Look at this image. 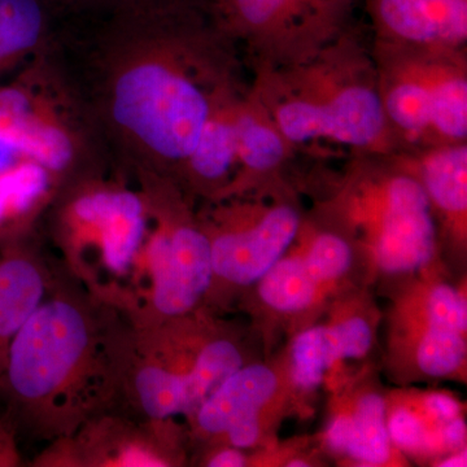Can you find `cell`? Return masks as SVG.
<instances>
[{"mask_svg":"<svg viewBox=\"0 0 467 467\" xmlns=\"http://www.w3.org/2000/svg\"><path fill=\"white\" fill-rule=\"evenodd\" d=\"M247 459L238 448H225L218 451L208 460V466L211 467H242L245 466Z\"/></svg>","mask_w":467,"mask_h":467,"instance_id":"83f0119b","label":"cell"},{"mask_svg":"<svg viewBox=\"0 0 467 467\" xmlns=\"http://www.w3.org/2000/svg\"><path fill=\"white\" fill-rule=\"evenodd\" d=\"M386 405L380 393L368 391L337 410L326 430L328 450L359 465L389 463L393 445L387 430Z\"/></svg>","mask_w":467,"mask_h":467,"instance_id":"d6986e66","label":"cell"},{"mask_svg":"<svg viewBox=\"0 0 467 467\" xmlns=\"http://www.w3.org/2000/svg\"><path fill=\"white\" fill-rule=\"evenodd\" d=\"M134 174L150 214L142 252L152 308L162 318L186 317L213 281L211 239L174 180L149 171Z\"/></svg>","mask_w":467,"mask_h":467,"instance_id":"8992f818","label":"cell"},{"mask_svg":"<svg viewBox=\"0 0 467 467\" xmlns=\"http://www.w3.org/2000/svg\"><path fill=\"white\" fill-rule=\"evenodd\" d=\"M247 88L242 85L221 95L202 125L198 140L173 180L181 189L218 201L236 171V117Z\"/></svg>","mask_w":467,"mask_h":467,"instance_id":"4fadbf2b","label":"cell"},{"mask_svg":"<svg viewBox=\"0 0 467 467\" xmlns=\"http://www.w3.org/2000/svg\"><path fill=\"white\" fill-rule=\"evenodd\" d=\"M202 221L212 247L213 275L226 284L251 285L290 251L299 236L301 216L287 199L241 201L221 199Z\"/></svg>","mask_w":467,"mask_h":467,"instance_id":"30bf717a","label":"cell"},{"mask_svg":"<svg viewBox=\"0 0 467 467\" xmlns=\"http://www.w3.org/2000/svg\"><path fill=\"white\" fill-rule=\"evenodd\" d=\"M278 389L279 378L273 368L264 364L243 365L195 411L196 425L204 434L225 435L236 423L263 418Z\"/></svg>","mask_w":467,"mask_h":467,"instance_id":"ac0fdd59","label":"cell"},{"mask_svg":"<svg viewBox=\"0 0 467 467\" xmlns=\"http://www.w3.org/2000/svg\"><path fill=\"white\" fill-rule=\"evenodd\" d=\"M353 0H205L214 24L254 69L296 66L348 32Z\"/></svg>","mask_w":467,"mask_h":467,"instance_id":"ba28073f","label":"cell"},{"mask_svg":"<svg viewBox=\"0 0 467 467\" xmlns=\"http://www.w3.org/2000/svg\"><path fill=\"white\" fill-rule=\"evenodd\" d=\"M417 175L429 196L435 217H441L451 238H466L467 144L445 143L393 153Z\"/></svg>","mask_w":467,"mask_h":467,"instance_id":"9a60e30c","label":"cell"},{"mask_svg":"<svg viewBox=\"0 0 467 467\" xmlns=\"http://www.w3.org/2000/svg\"><path fill=\"white\" fill-rule=\"evenodd\" d=\"M294 150L259 98L247 88L236 117L235 174L218 201L243 195L275 178Z\"/></svg>","mask_w":467,"mask_h":467,"instance_id":"5bb4252c","label":"cell"},{"mask_svg":"<svg viewBox=\"0 0 467 467\" xmlns=\"http://www.w3.org/2000/svg\"><path fill=\"white\" fill-rule=\"evenodd\" d=\"M466 451H461L460 453H451L447 459L441 460L439 466L442 467H461L467 465Z\"/></svg>","mask_w":467,"mask_h":467,"instance_id":"f546056e","label":"cell"},{"mask_svg":"<svg viewBox=\"0 0 467 467\" xmlns=\"http://www.w3.org/2000/svg\"><path fill=\"white\" fill-rule=\"evenodd\" d=\"M287 466H290V467H306V466H309V463L306 462V461H304V460H294V461H291L290 463H287Z\"/></svg>","mask_w":467,"mask_h":467,"instance_id":"4dcf8cb0","label":"cell"},{"mask_svg":"<svg viewBox=\"0 0 467 467\" xmlns=\"http://www.w3.org/2000/svg\"><path fill=\"white\" fill-rule=\"evenodd\" d=\"M373 339L370 322L358 315L306 328L292 346V380L303 391L317 389L335 364L365 358Z\"/></svg>","mask_w":467,"mask_h":467,"instance_id":"2e32d148","label":"cell"},{"mask_svg":"<svg viewBox=\"0 0 467 467\" xmlns=\"http://www.w3.org/2000/svg\"><path fill=\"white\" fill-rule=\"evenodd\" d=\"M377 42L373 51L380 99L400 150L432 143V117L447 88L451 57Z\"/></svg>","mask_w":467,"mask_h":467,"instance_id":"8fae6325","label":"cell"},{"mask_svg":"<svg viewBox=\"0 0 467 467\" xmlns=\"http://www.w3.org/2000/svg\"><path fill=\"white\" fill-rule=\"evenodd\" d=\"M333 204L384 275H414L434 261L438 225L431 202L417 175L395 155L361 156Z\"/></svg>","mask_w":467,"mask_h":467,"instance_id":"277c9868","label":"cell"},{"mask_svg":"<svg viewBox=\"0 0 467 467\" xmlns=\"http://www.w3.org/2000/svg\"><path fill=\"white\" fill-rule=\"evenodd\" d=\"M251 91L295 149L325 140L361 156L400 152L373 55L348 32L296 66L256 70Z\"/></svg>","mask_w":467,"mask_h":467,"instance_id":"7a4b0ae2","label":"cell"},{"mask_svg":"<svg viewBox=\"0 0 467 467\" xmlns=\"http://www.w3.org/2000/svg\"><path fill=\"white\" fill-rule=\"evenodd\" d=\"M309 275L322 288L334 285L348 273L353 263L349 242L340 234L321 230L304 238L299 248Z\"/></svg>","mask_w":467,"mask_h":467,"instance_id":"d4e9b609","label":"cell"},{"mask_svg":"<svg viewBox=\"0 0 467 467\" xmlns=\"http://www.w3.org/2000/svg\"><path fill=\"white\" fill-rule=\"evenodd\" d=\"M261 300L279 313H300L317 303L324 288L309 275L300 250L285 254L257 282Z\"/></svg>","mask_w":467,"mask_h":467,"instance_id":"603a6c76","label":"cell"},{"mask_svg":"<svg viewBox=\"0 0 467 467\" xmlns=\"http://www.w3.org/2000/svg\"><path fill=\"white\" fill-rule=\"evenodd\" d=\"M97 358V327L69 296L43 300L8 347L0 389L21 413L42 416L60 407Z\"/></svg>","mask_w":467,"mask_h":467,"instance_id":"5b68a950","label":"cell"},{"mask_svg":"<svg viewBox=\"0 0 467 467\" xmlns=\"http://www.w3.org/2000/svg\"><path fill=\"white\" fill-rule=\"evenodd\" d=\"M0 150L32 160L64 184L106 171L112 159L51 47L0 82Z\"/></svg>","mask_w":467,"mask_h":467,"instance_id":"3957f363","label":"cell"},{"mask_svg":"<svg viewBox=\"0 0 467 467\" xmlns=\"http://www.w3.org/2000/svg\"><path fill=\"white\" fill-rule=\"evenodd\" d=\"M23 242L0 245V374L15 335L45 300L42 267Z\"/></svg>","mask_w":467,"mask_h":467,"instance_id":"44dd1931","label":"cell"},{"mask_svg":"<svg viewBox=\"0 0 467 467\" xmlns=\"http://www.w3.org/2000/svg\"><path fill=\"white\" fill-rule=\"evenodd\" d=\"M63 184L32 160L0 169V245L26 238Z\"/></svg>","mask_w":467,"mask_h":467,"instance_id":"ffe728a7","label":"cell"},{"mask_svg":"<svg viewBox=\"0 0 467 467\" xmlns=\"http://www.w3.org/2000/svg\"><path fill=\"white\" fill-rule=\"evenodd\" d=\"M420 404L439 422L447 423L462 416V408L456 399L442 392L423 393L420 398Z\"/></svg>","mask_w":467,"mask_h":467,"instance_id":"484cf974","label":"cell"},{"mask_svg":"<svg viewBox=\"0 0 467 467\" xmlns=\"http://www.w3.org/2000/svg\"><path fill=\"white\" fill-rule=\"evenodd\" d=\"M76 33L64 23L51 51L110 158L171 180L223 92L241 85L234 43L205 0H142L103 9Z\"/></svg>","mask_w":467,"mask_h":467,"instance_id":"6da1fadb","label":"cell"},{"mask_svg":"<svg viewBox=\"0 0 467 467\" xmlns=\"http://www.w3.org/2000/svg\"><path fill=\"white\" fill-rule=\"evenodd\" d=\"M69 12L61 0H0V82L54 45Z\"/></svg>","mask_w":467,"mask_h":467,"instance_id":"e0dca14e","label":"cell"},{"mask_svg":"<svg viewBox=\"0 0 467 467\" xmlns=\"http://www.w3.org/2000/svg\"><path fill=\"white\" fill-rule=\"evenodd\" d=\"M410 326L413 359L418 370L430 378L459 373L466 361L467 326L454 321L427 299L425 291L411 301Z\"/></svg>","mask_w":467,"mask_h":467,"instance_id":"7402d4cb","label":"cell"},{"mask_svg":"<svg viewBox=\"0 0 467 467\" xmlns=\"http://www.w3.org/2000/svg\"><path fill=\"white\" fill-rule=\"evenodd\" d=\"M55 238L73 257L97 251L110 275H125L140 256L150 214L142 190L107 178L106 171L61 186L51 202Z\"/></svg>","mask_w":467,"mask_h":467,"instance_id":"52a82bcc","label":"cell"},{"mask_svg":"<svg viewBox=\"0 0 467 467\" xmlns=\"http://www.w3.org/2000/svg\"><path fill=\"white\" fill-rule=\"evenodd\" d=\"M72 12L103 11L142 0H61Z\"/></svg>","mask_w":467,"mask_h":467,"instance_id":"4316f807","label":"cell"},{"mask_svg":"<svg viewBox=\"0 0 467 467\" xmlns=\"http://www.w3.org/2000/svg\"><path fill=\"white\" fill-rule=\"evenodd\" d=\"M15 461L14 442L11 432L5 420L0 417V466L12 465Z\"/></svg>","mask_w":467,"mask_h":467,"instance_id":"f1b7e54d","label":"cell"},{"mask_svg":"<svg viewBox=\"0 0 467 467\" xmlns=\"http://www.w3.org/2000/svg\"><path fill=\"white\" fill-rule=\"evenodd\" d=\"M386 423L392 445L402 451L417 456L448 453L442 438L448 422H439L427 413L418 398L386 405Z\"/></svg>","mask_w":467,"mask_h":467,"instance_id":"cb8c5ba5","label":"cell"},{"mask_svg":"<svg viewBox=\"0 0 467 467\" xmlns=\"http://www.w3.org/2000/svg\"><path fill=\"white\" fill-rule=\"evenodd\" d=\"M131 371L135 400L153 420L195 414L221 383L244 365L238 344L223 337L192 344L175 339L171 328L142 335Z\"/></svg>","mask_w":467,"mask_h":467,"instance_id":"9c48e42d","label":"cell"},{"mask_svg":"<svg viewBox=\"0 0 467 467\" xmlns=\"http://www.w3.org/2000/svg\"><path fill=\"white\" fill-rule=\"evenodd\" d=\"M377 42L466 51L467 0H365Z\"/></svg>","mask_w":467,"mask_h":467,"instance_id":"7c38bea8","label":"cell"}]
</instances>
